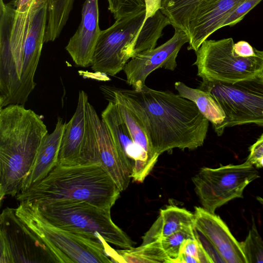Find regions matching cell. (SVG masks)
<instances>
[{"instance_id":"1","label":"cell","mask_w":263,"mask_h":263,"mask_svg":"<svg viewBox=\"0 0 263 263\" xmlns=\"http://www.w3.org/2000/svg\"><path fill=\"white\" fill-rule=\"evenodd\" d=\"M118 89L141 122L154 150L159 156L175 148L193 150L203 144L209 121L193 101L146 85L140 91Z\"/></svg>"},{"instance_id":"2","label":"cell","mask_w":263,"mask_h":263,"mask_svg":"<svg viewBox=\"0 0 263 263\" xmlns=\"http://www.w3.org/2000/svg\"><path fill=\"white\" fill-rule=\"evenodd\" d=\"M47 16V0L16 6L11 29L0 35V78L21 92L24 104L36 85L34 75L45 42Z\"/></svg>"},{"instance_id":"3","label":"cell","mask_w":263,"mask_h":263,"mask_svg":"<svg viewBox=\"0 0 263 263\" xmlns=\"http://www.w3.org/2000/svg\"><path fill=\"white\" fill-rule=\"evenodd\" d=\"M48 134L41 116L24 105L0 108V200L20 192L40 145Z\"/></svg>"},{"instance_id":"4","label":"cell","mask_w":263,"mask_h":263,"mask_svg":"<svg viewBox=\"0 0 263 263\" xmlns=\"http://www.w3.org/2000/svg\"><path fill=\"white\" fill-rule=\"evenodd\" d=\"M121 192L100 164L67 166L57 164L44 179L15 197L20 202L38 205L72 200L111 210Z\"/></svg>"},{"instance_id":"5","label":"cell","mask_w":263,"mask_h":263,"mask_svg":"<svg viewBox=\"0 0 263 263\" xmlns=\"http://www.w3.org/2000/svg\"><path fill=\"white\" fill-rule=\"evenodd\" d=\"M170 25L160 10L145 21V9L116 20L101 30L91 68L96 72L115 76L129 59L156 47L163 29Z\"/></svg>"},{"instance_id":"6","label":"cell","mask_w":263,"mask_h":263,"mask_svg":"<svg viewBox=\"0 0 263 263\" xmlns=\"http://www.w3.org/2000/svg\"><path fill=\"white\" fill-rule=\"evenodd\" d=\"M16 216L44 242L57 262L110 263L114 249L101 241L54 225L36 204L20 202Z\"/></svg>"},{"instance_id":"7","label":"cell","mask_w":263,"mask_h":263,"mask_svg":"<svg viewBox=\"0 0 263 263\" xmlns=\"http://www.w3.org/2000/svg\"><path fill=\"white\" fill-rule=\"evenodd\" d=\"M37 205L46 218L64 229L122 249L131 248L135 244L113 222L110 209L99 208L85 201L72 200Z\"/></svg>"},{"instance_id":"8","label":"cell","mask_w":263,"mask_h":263,"mask_svg":"<svg viewBox=\"0 0 263 263\" xmlns=\"http://www.w3.org/2000/svg\"><path fill=\"white\" fill-rule=\"evenodd\" d=\"M199 88L211 95L225 114L218 136L228 127L248 123L263 126V72L232 83L202 79Z\"/></svg>"},{"instance_id":"9","label":"cell","mask_w":263,"mask_h":263,"mask_svg":"<svg viewBox=\"0 0 263 263\" xmlns=\"http://www.w3.org/2000/svg\"><path fill=\"white\" fill-rule=\"evenodd\" d=\"M232 38L206 40L195 51L197 76L202 79L234 83L263 72V50L250 57L236 53Z\"/></svg>"},{"instance_id":"10","label":"cell","mask_w":263,"mask_h":263,"mask_svg":"<svg viewBox=\"0 0 263 263\" xmlns=\"http://www.w3.org/2000/svg\"><path fill=\"white\" fill-rule=\"evenodd\" d=\"M260 177L259 172L246 161L217 168H201L192 178L201 207L215 214L217 209L231 200L243 198L245 188Z\"/></svg>"},{"instance_id":"11","label":"cell","mask_w":263,"mask_h":263,"mask_svg":"<svg viewBox=\"0 0 263 263\" xmlns=\"http://www.w3.org/2000/svg\"><path fill=\"white\" fill-rule=\"evenodd\" d=\"M51 263L56 259L44 242L7 207L0 216V263Z\"/></svg>"},{"instance_id":"12","label":"cell","mask_w":263,"mask_h":263,"mask_svg":"<svg viewBox=\"0 0 263 263\" xmlns=\"http://www.w3.org/2000/svg\"><path fill=\"white\" fill-rule=\"evenodd\" d=\"M88 102L86 92L80 90L76 111L69 122H65L58 164L101 165L95 135L86 113Z\"/></svg>"},{"instance_id":"13","label":"cell","mask_w":263,"mask_h":263,"mask_svg":"<svg viewBox=\"0 0 263 263\" xmlns=\"http://www.w3.org/2000/svg\"><path fill=\"white\" fill-rule=\"evenodd\" d=\"M101 119L109 132L121 160L131 172L133 181L143 182L155 164L146 153L135 142L114 102L108 101L101 113Z\"/></svg>"},{"instance_id":"14","label":"cell","mask_w":263,"mask_h":263,"mask_svg":"<svg viewBox=\"0 0 263 263\" xmlns=\"http://www.w3.org/2000/svg\"><path fill=\"white\" fill-rule=\"evenodd\" d=\"M187 34L175 29L173 36L157 47L145 50L131 58L123 70L126 82L133 89L141 90L145 85L148 76L155 70L164 68L174 70L177 66L176 58L181 47L189 43Z\"/></svg>"},{"instance_id":"15","label":"cell","mask_w":263,"mask_h":263,"mask_svg":"<svg viewBox=\"0 0 263 263\" xmlns=\"http://www.w3.org/2000/svg\"><path fill=\"white\" fill-rule=\"evenodd\" d=\"M245 0H201L189 22V50L196 51L202 43L222 25Z\"/></svg>"},{"instance_id":"16","label":"cell","mask_w":263,"mask_h":263,"mask_svg":"<svg viewBox=\"0 0 263 263\" xmlns=\"http://www.w3.org/2000/svg\"><path fill=\"white\" fill-rule=\"evenodd\" d=\"M194 227L211 243L225 263H247L240 242L221 218L203 208H195Z\"/></svg>"},{"instance_id":"17","label":"cell","mask_w":263,"mask_h":263,"mask_svg":"<svg viewBox=\"0 0 263 263\" xmlns=\"http://www.w3.org/2000/svg\"><path fill=\"white\" fill-rule=\"evenodd\" d=\"M101 30L98 0H85L80 25L65 47L76 65L84 68L91 66Z\"/></svg>"},{"instance_id":"18","label":"cell","mask_w":263,"mask_h":263,"mask_svg":"<svg viewBox=\"0 0 263 263\" xmlns=\"http://www.w3.org/2000/svg\"><path fill=\"white\" fill-rule=\"evenodd\" d=\"M86 112L95 135L101 165L112 178L120 190L125 191L132 178L131 172L121 160L105 123L89 102Z\"/></svg>"},{"instance_id":"19","label":"cell","mask_w":263,"mask_h":263,"mask_svg":"<svg viewBox=\"0 0 263 263\" xmlns=\"http://www.w3.org/2000/svg\"><path fill=\"white\" fill-rule=\"evenodd\" d=\"M65 126L63 119L58 117L53 131L43 140L32 166L24 179L20 192L44 179L57 165Z\"/></svg>"},{"instance_id":"20","label":"cell","mask_w":263,"mask_h":263,"mask_svg":"<svg viewBox=\"0 0 263 263\" xmlns=\"http://www.w3.org/2000/svg\"><path fill=\"white\" fill-rule=\"evenodd\" d=\"M194 226V213L169 205L160 211L159 216L142 237V245L166 237L180 230H192Z\"/></svg>"},{"instance_id":"21","label":"cell","mask_w":263,"mask_h":263,"mask_svg":"<svg viewBox=\"0 0 263 263\" xmlns=\"http://www.w3.org/2000/svg\"><path fill=\"white\" fill-rule=\"evenodd\" d=\"M174 85L180 96L195 103L200 112L212 123L216 133L224 121L226 116L212 95L199 88L190 87L180 81L175 82Z\"/></svg>"},{"instance_id":"22","label":"cell","mask_w":263,"mask_h":263,"mask_svg":"<svg viewBox=\"0 0 263 263\" xmlns=\"http://www.w3.org/2000/svg\"><path fill=\"white\" fill-rule=\"evenodd\" d=\"M118 262L172 263L163 249L160 241L156 240L138 247L116 250Z\"/></svg>"},{"instance_id":"23","label":"cell","mask_w":263,"mask_h":263,"mask_svg":"<svg viewBox=\"0 0 263 263\" xmlns=\"http://www.w3.org/2000/svg\"><path fill=\"white\" fill-rule=\"evenodd\" d=\"M201 0H162L160 9L174 28L187 34L190 18Z\"/></svg>"},{"instance_id":"24","label":"cell","mask_w":263,"mask_h":263,"mask_svg":"<svg viewBox=\"0 0 263 263\" xmlns=\"http://www.w3.org/2000/svg\"><path fill=\"white\" fill-rule=\"evenodd\" d=\"M240 245L247 263H263V240L253 218L248 235Z\"/></svg>"},{"instance_id":"25","label":"cell","mask_w":263,"mask_h":263,"mask_svg":"<svg viewBox=\"0 0 263 263\" xmlns=\"http://www.w3.org/2000/svg\"><path fill=\"white\" fill-rule=\"evenodd\" d=\"M189 238H195L194 228L192 230H180L159 240L161 246L172 263H175L179 255L183 241Z\"/></svg>"},{"instance_id":"26","label":"cell","mask_w":263,"mask_h":263,"mask_svg":"<svg viewBox=\"0 0 263 263\" xmlns=\"http://www.w3.org/2000/svg\"><path fill=\"white\" fill-rule=\"evenodd\" d=\"M108 10L115 20L145 9L143 0H107Z\"/></svg>"},{"instance_id":"27","label":"cell","mask_w":263,"mask_h":263,"mask_svg":"<svg viewBox=\"0 0 263 263\" xmlns=\"http://www.w3.org/2000/svg\"><path fill=\"white\" fill-rule=\"evenodd\" d=\"M181 253L194 257L198 263L212 262L211 259L196 238H189L183 241L180 251V254Z\"/></svg>"},{"instance_id":"28","label":"cell","mask_w":263,"mask_h":263,"mask_svg":"<svg viewBox=\"0 0 263 263\" xmlns=\"http://www.w3.org/2000/svg\"><path fill=\"white\" fill-rule=\"evenodd\" d=\"M262 0H245L225 20L222 25L224 26H232L241 21L245 16Z\"/></svg>"},{"instance_id":"29","label":"cell","mask_w":263,"mask_h":263,"mask_svg":"<svg viewBox=\"0 0 263 263\" xmlns=\"http://www.w3.org/2000/svg\"><path fill=\"white\" fill-rule=\"evenodd\" d=\"M195 238L199 241L204 251L211 259L212 262L225 263L216 250L208 239L197 229L194 227Z\"/></svg>"},{"instance_id":"30","label":"cell","mask_w":263,"mask_h":263,"mask_svg":"<svg viewBox=\"0 0 263 263\" xmlns=\"http://www.w3.org/2000/svg\"><path fill=\"white\" fill-rule=\"evenodd\" d=\"M262 157H263V134L250 147V154L246 162L254 165Z\"/></svg>"},{"instance_id":"31","label":"cell","mask_w":263,"mask_h":263,"mask_svg":"<svg viewBox=\"0 0 263 263\" xmlns=\"http://www.w3.org/2000/svg\"><path fill=\"white\" fill-rule=\"evenodd\" d=\"M234 49L236 53L241 57L253 55L257 50L245 41H240L234 43Z\"/></svg>"},{"instance_id":"32","label":"cell","mask_w":263,"mask_h":263,"mask_svg":"<svg viewBox=\"0 0 263 263\" xmlns=\"http://www.w3.org/2000/svg\"><path fill=\"white\" fill-rule=\"evenodd\" d=\"M145 6V21L154 16L162 6V0H143Z\"/></svg>"},{"instance_id":"33","label":"cell","mask_w":263,"mask_h":263,"mask_svg":"<svg viewBox=\"0 0 263 263\" xmlns=\"http://www.w3.org/2000/svg\"><path fill=\"white\" fill-rule=\"evenodd\" d=\"M257 167H263V157L259 159L255 164Z\"/></svg>"},{"instance_id":"34","label":"cell","mask_w":263,"mask_h":263,"mask_svg":"<svg viewBox=\"0 0 263 263\" xmlns=\"http://www.w3.org/2000/svg\"><path fill=\"white\" fill-rule=\"evenodd\" d=\"M257 200L261 203H263V198L260 197H257L256 198Z\"/></svg>"},{"instance_id":"35","label":"cell","mask_w":263,"mask_h":263,"mask_svg":"<svg viewBox=\"0 0 263 263\" xmlns=\"http://www.w3.org/2000/svg\"><path fill=\"white\" fill-rule=\"evenodd\" d=\"M262 204V206H263V203H262V204Z\"/></svg>"}]
</instances>
